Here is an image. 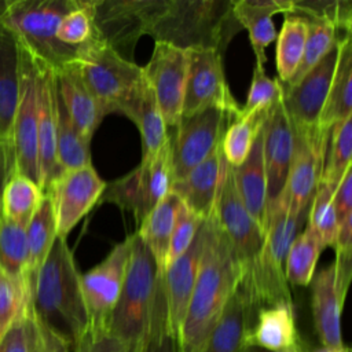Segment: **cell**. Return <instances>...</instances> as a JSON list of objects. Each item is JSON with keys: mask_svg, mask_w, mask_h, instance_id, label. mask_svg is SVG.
<instances>
[{"mask_svg": "<svg viewBox=\"0 0 352 352\" xmlns=\"http://www.w3.org/2000/svg\"><path fill=\"white\" fill-rule=\"evenodd\" d=\"M199 268L180 334L182 352H199L242 278V267L213 213L202 220Z\"/></svg>", "mask_w": 352, "mask_h": 352, "instance_id": "6da1fadb", "label": "cell"}, {"mask_svg": "<svg viewBox=\"0 0 352 352\" xmlns=\"http://www.w3.org/2000/svg\"><path fill=\"white\" fill-rule=\"evenodd\" d=\"M80 272L66 238L56 236L30 282V302L38 322L76 348L88 334Z\"/></svg>", "mask_w": 352, "mask_h": 352, "instance_id": "7a4b0ae2", "label": "cell"}, {"mask_svg": "<svg viewBox=\"0 0 352 352\" xmlns=\"http://www.w3.org/2000/svg\"><path fill=\"white\" fill-rule=\"evenodd\" d=\"M166 307L164 270L133 232L124 283L113 311L109 334L138 352L147 341L154 318Z\"/></svg>", "mask_w": 352, "mask_h": 352, "instance_id": "3957f363", "label": "cell"}, {"mask_svg": "<svg viewBox=\"0 0 352 352\" xmlns=\"http://www.w3.org/2000/svg\"><path fill=\"white\" fill-rule=\"evenodd\" d=\"M232 0H164L148 34L176 47L214 48L224 52L242 29L232 12Z\"/></svg>", "mask_w": 352, "mask_h": 352, "instance_id": "277c9868", "label": "cell"}, {"mask_svg": "<svg viewBox=\"0 0 352 352\" xmlns=\"http://www.w3.org/2000/svg\"><path fill=\"white\" fill-rule=\"evenodd\" d=\"M77 4L78 0H12L0 23L34 59L59 72L77 58V47L56 37L62 18Z\"/></svg>", "mask_w": 352, "mask_h": 352, "instance_id": "5b68a950", "label": "cell"}, {"mask_svg": "<svg viewBox=\"0 0 352 352\" xmlns=\"http://www.w3.org/2000/svg\"><path fill=\"white\" fill-rule=\"evenodd\" d=\"M76 65L104 116L118 111L121 103L143 80L142 67L124 59L100 40L95 30L84 44L77 47Z\"/></svg>", "mask_w": 352, "mask_h": 352, "instance_id": "8992f818", "label": "cell"}, {"mask_svg": "<svg viewBox=\"0 0 352 352\" xmlns=\"http://www.w3.org/2000/svg\"><path fill=\"white\" fill-rule=\"evenodd\" d=\"M173 175L172 139L125 176L106 183L99 204H114L133 214L138 227L154 206L170 191Z\"/></svg>", "mask_w": 352, "mask_h": 352, "instance_id": "52a82bcc", "label": "cell"}, {"mask_svg": "<svg viewBox=\"0 0 352 352\" xmlns=\"http://www.w3.org/2000/svg\"><path fill=\"white\" fill-rule=\"evenodd\" d=\"M132 242L133 234L117 243L99 264L80 275L88 336L91 338L109 334L110 319L121 293Z\"/></svg>", "mask_w": 352, "mask_h": 352, "instance_id": "ba28073f", "label": "cell"}, {"mask_svg": "<svg viewBox=\"0 0 352 352\" xmlns=\"http://www.w3.org/2000/svg\"><path fill=\"white\" fill-rule=\"evenodd\" d=\"M164 0H92L96 36L131 60L138 40L148 34Z\"/></svg>", "mask_w": 352, "mask_h": 352, "instance_id": "9c48e42d", "label": "cell"}, {"mask_svg": "<svg viewBox=\"0 0 352 352\" xmlns=\"http://www.w3.org/2000/svg\"><path fill=\"white\" fill-rule=\"evenodd\" d=\"M293 153L285 191L289 209L296 213L309 210L311 201L320 183L330 131L314 126H292Z\"/></svg>", "mask_w": 352, "mask_h": 352, "instance_id": "30bf717a", "label": "cell"}, {"mask_svg": "<svg viewBox=\"0 0 352 352\" xmlns=\"http://www.w3.org/2000/svg\"><path fill=\"white\" fill-rule=\"evenodd\" d=\"M11 143L15 154V170L40 187L37 140V84L36 62L19 45V98L15 109Z\"/></svg>", "mask_w": 352, "mask_h": 352, "instance_id": "8fae6325", "label": "cell"}, {"mask_svg": "<svg viewBox=\"0 0 352 352\" xmlns=\"http://www.w3.org/2000/svg\"><path fill=\"white\" fill-rule=\"evenodd\" d=\"M190 65L182 117L217 107L235 120L241 107L231 95L223 70V54L214 48H190Z\"/></svg>", "mask_w": 352, "mask_h": 352, "instance_id": "7c38bea8", "label": "cell"}, {"mask_svg": "<svg viewBox=\"0 0 352 352\" xmlns=\"http://www.w3.org/2000/svg\"><path fill=\"white\" fill-rule=\"evenodd\" d=\"M235 120L230 113L212 107L182 117L172 139L175 180L204 162L221 143L226 129Z\"/></svg>", "mask_w": 352, "mask_h": 352, "instance_id": "4fadbf2b", "label": "cell"}, {"mask_svg": "<svg viewBox=\"0 0 352 352\" xmlns=\"http://www.w3.org/2000/svg\"><path fill=\"white\" fill-rule=\"evenodd\" d=\"M188 65V50L155 41L150 60L142 67L166 126L176 128L182 120Z\"/></svg>", "mask_w": 352, "mask_h": 352, "instance_id": "5bb4252c", "label": "cell"}, {"mask_svg": "<svg viewBox=\"0 0 352 352\" xmlns=\"http://www.w3.org/2000/svg\"><path fill=\"white\" fill-rule=\"evenodd\" d=\"M212 213L234 250L243 272L260 253L264 245L265 232L241 201L234 184L231 166L227 161Z\"/></svg>", "mask_w": 352, "mask_h": 352, "instance_id": "9a60e30c", "label": "cell"}, {"mask_svg": "<svg viewBox=\"0 0 352 352\" xmlns=\"http://www.w3.org/2000/svg\"><path fill=\"white\" fill-rule=\"evenodd\" d=\"M106 182L96 173L92 164L77 169L65 170L50 186L55 220L56 235L66 238L74 226L98 204Z\"/></svg>", "mask_w": 352, "mask_h": 352, "instance_id": "2e32d148", "label": "cell"}, {"mask_svg": "<svg viewBox=\"0 0 352 352\" xmlns=\"http://www.w3.org/2000/svg\"><path fill=\"white\" fill-rule=\"evenodd\" d=\"M341 40L294 87L283 89L282 106L292 126L318 125L334 76Z\"/></svg>", "mask_w": 352, "mask_h": 352, "instance_id": "e0dca14e", "label": "cell"}, {"mask_svg": "<svg viewBox=\"0 0 352 352\" xmlns=\"http://www.w3.org/2000/svg\"><path fill=\"white\" fill-rule=\"evenodd\" d=\"M32 56V55H30ZM33 58V56H32ZM34 59V58H33ZM36 62L37 84V140L40 188L45 194L55 179L63 172L56 160V81L54 70Z\"/></svg>", "mask_w": 352, "mask_h": 352, "instance_id": "ac0fdd59", "label": "cell"}, {"mask_svg": "<svg viewBox=\"0 0 352 352\" xmlns=\"http://www.w3.org/2000/svg\"><path fill=\"white\" fill-rule=\"evenodd\" d=\"M263 133V154L267 179V213L285 188L293 153V129L282 102L275 104L267 113Z\"/></svg>", "mask_w": 352, "mask_h": 352, "instance_id": "d6986e66", "label": "cell"}, {"mask_svg": "<svg viewBox=\"0 0 352 352\" xmlns=\"http://www.w3.org/2000/svg\"><path fill=\"white\" fill-rule=\"evenodd\" d=\"M204 243L202 223L187 250L164 270V286L168 307V320L173 336L180 342V334L190 298L195 285Z\"/></svg>", "mask_w": 352, "mask_h": 352, "instance_id": "ffe728a7", "label": "cell"}, {"mask_svg": "<svg viewBox=\"0 0 352 352\" xmlns=\"http://www.w3.org/2000/svg\"><path fill=\"white\" fill-rule=\"evenodd\" d=\"M258 309L239 282L199 352H239Z\"/></svg>", "mask_w": 352, "mask_h": 352, "instance_id": "44dd1931", "label": "cell"}, {"mask_svg": "<svg viewBox=\"0 0 352 352\" xmlns=\"http://www.w3.org/2000/svg\"><path fill=\"white\" fill-rule=\"evenodd\" d=\"M226 160L219 146L204 162L173 180L170 191L201 219L210 216L217 198Z\"/></svg>", "mask_w": 352, "mask_h": 352, "instance_id": "7402d4cb", "label": "cell"}, {"mask_svg": "<svg viewBox=\"0 0 352 352\" xmlns=\"http://www.w3.org/2000/svg\"><path fill=\"white\" fill-rule=\"evenodd\" d=\"M311 290L314 323L323 348H342L341 312L345 296L341 294L336 286L333 264L324 267L312 276Z\"/></svg>", "mask_w": 352, "mask_h": 352, "instance_id": "603a6c76", "label": "cell"}, {"mask_svg": "<svg viewBox=\"0 0 352 352\" xmlns=\"http://www.w3.org/2000/svg\"><path fill=\"white\" fill-rule=\"evenodd\" d=\"M243 345L258 346L270 352H302L296 327L293 304H278L257 311Z\"/></svg>", "mask_w": 352, "mask_h": 352, "instance_id": "cb8c5ba5", "label": "cell"}, {"mask_svg": "<svg viewBox=\"0 0 352 352\" xmlns=\"http://www.w3.org/2000/svg\"><path fill=\"white\" fill-rule=\"evenodd\" d=\"M55 73L58 95L81 136L89 143L104 113L87 88L77 69L76 60Z\"/></svg>", "mask_w": 352, "mask_h": 352, "instance_id": "d4e9b609", "label": "cell"}, {"mask_svg": "<svg viewBox=\"0 0 352 352\" xmlns=\"http://www.w3.org/2000/svg\"><path fill=\"white\" fill-rule=\"evenodd\" d=\"M118 111L131 118L138 126L142 138V157L154 155L168 142L166 125L155 95L144 77L121 103Z\"/></svg>", "mask_w": 352, "mask_h": 352, "instance_id": "484cf974", "label": "cell"}, {"mask_svg": "<svg viewBox=\"0 0 352 352\" xmlns=\"http://www.w3.org/2000/svg\"><path fill=\"white\" fill-rule=\"evenodd\" d=\"M264 133L263 128L257 133L249 155L239 165L232 168V179L236 188V192L243 202L248 212L256 220V223L264 230L267 224V179L264 169Z\"/></svg>", "mask_w": 352, "mask_h": 352, "instance_id": "4316f807", "label": "cell"}, {"mask_svg": "<svg viewBox=\"0 0 352 352\" xmlns=\"http://www.w3.org/2000/svg\"><path fill=\"white\" fill-rule=\"evenodd\" d=\"M232 12L241 28L249 33V40L256 55V63L265 65V48L275 40L276 30L272 15L290 12L287 0H238L232 3Z\"/></svg>", "mask_w": 352, "mask_h": 352, "instance_id": "83f0119b", "label": "cell"}, {"mask_svg": "<svg viewBox=\"0 0 352 352\" xmlns=\"http://www.w3.org/2000/svg\"><path fill=\"white\" fill-rule=\"evenodd\" d=\"M352 116V43L345 36L338 48V58L329 94L318 125L330 131L336 124Z\"/></svg>", "mask_w": 352, "mask_h": 352, "instance_id": "f1b7e54d", "label": "cell"}, {"mask_svg": "<svg viewBox=\"0 0 352 352\" xmlns=\"http://www.w3.org/2000/svg\"><path fill=\"white\" fill-rule=\"evenodd\" d=\"M19 98V44L0 23V138L11 140V126Z\"/></svg>", "mask_w": 352, "mask_h": 352, "instance_id": "f546056e", "label": "cell"}, {"mask_svg": "<svg viewBox=\"0 0 352 352\" xmlns=\"http://www.w3.org/2000/svg\"><path fill=\"white\" fill-rule=\"evenodd\" d=\"M180 204V198L169 191L143 219L136 231L138 236L148 248L155 263L162 270H165L166 265L170 236Z\"/></svg>", "mask_w": 352, "mask_h": 352, "instance_id": "4dcf8cb0", "label": "cell"}, {"mask_svg": "<svg viewBox=\"0 0 352 352\" xmlns=\"http://www.w3.org/2000/svg\"><path fill=\"white\" fill-rule=\"evenodd\" d=\"M56 220L51 197L44 194L26 227L29 283L47 258L56 238Z\"/></svg>", "mask_w": 352, "mask_h": 352, "instance_id": "1f68e13d", "label": "cell"}, {"mask_svg": "<svg viewBox=\"0 0 352 352\" xmlns=\"http://www.w3.org/2000/svg\"><path fill=\"white\" fill-rule=\"evenodd\" d=\"M323 245L320 236L307 224L304 231L297 234L287 250L285 260L286 280L294 286H308L315 275V267Z\"/></svg>", "mask_w": 352, "mask_h": 352, "instance_id": "d6a6232c", "label": "cell"}, {"mask_svg": "<svg viewBox=\"0 0 352 352\" xmlns=\"http://www.w3.org/2000/svg\"><path fill=\"white\" fill-rule=\"evenodd\" d=\"M308 28L309 21L305 16L296 14L285 15L276 44V69L280 84L290 80L301 62L308 37Z\"/></svg>", "mask_w": 352, "mask_h": 352, "instance_id": "836d02e7", "label": "cell"}, {"mask_svg": "<svg viewBox=\"0 0 352 352\" xmlns=\"http://www.w3.org/2000/svg\"><path fill=\"white\" fill-rule=\"evenodd\" d=\"M56 160L63 172L91 164L89 143L73 124L59 95H56Z\"/></svg>", "mask_w": 352, "mask_h": 352, "instance_id": "e575fe53", "label": "cell"}, {"mask_svg": "<svg viewBox=\"0 0 352 352\" xmlns=\"http://www.w3.org/2000/svg\"><path fill=\"white\" fill-rule=\"evenodd\" d=\"M43 195L41 188L33 180L15 172L3 192L1 217L28 227Z\"/></svg>", "mask_w": 352, "mask_h": 352, "instance_id": "d590c367", "label": "cell"}, {"mask_svg": "<svg viewBox=\"0 0 352 352\" xmlns=\"http://www.w3.org/2000/svg\"><path fill=\"white\" fill-rule=\"evenodd\" d=\"M26 226L0 217V268L8 275L29 280Z\"/></svg>", "mask_w": 352, "mask_h": 352, "instance_id": "8d00e7d4", "label": "cell"}, {"mask_svg": "<svg viewBox=\"0 0 352 352\" xmlns=\"http://www.w3.org/2000/svg\"><path fill=\"white\" fill-rule=\"evenodd\" d=\"M308 21H309L308 37L305 41V48H304L301 62L296 69L294 74L290 77V80L286 81L285 84H280L283 89H289L294 87L315 65H318L324 58V55L341 38L345 37V36H341L334 26L326 22L314 21V19H308Z\"/></svg>", "mask_w": 352, "mask_h": 352, "instance_id": "74e56055", "label": "cell"}, {"mask_svg": "<svg viewBox=\"0 0 352 352\" xmlns=\"http://www.w3.org/2000/svg\"><path fill=\"white\" fill-rule=\"evenodd\" d=\"M330 148L323 165L320 183L336 190L345 170L351 166L352 155V116L336 124L330 131Z\"/></svg>", "mask_w": 352, "mask_h": 352, "instance_id": "f35d334b", "label": "cell"}, {"mask_svg": "<svg viewBox=\"0 0 352 352\" xmlns=\"http://www.w3.org/2000/svg\"><path fill=\"white\" fill-rule=\"evenodd\" d=\"M265 117L267 113L239 117L226 129L220 146L223 157L230 166H239L246 160L257 133L264 125Z\"/></svg>", "mask_w": 352, "mask_h": 352, "instance_id": "ab89813d", "label": "cell"}, {"mask_svg": "<svg viewBox=\"0 0 352 352\" xmlns=\"http://www.w3.org/2000/svg\"><path fill=\"white\" fill-rule=\"evenodd\" d=\"M289 14L301 15L314 21H322L334 26L338 33L344 32V34H351L352 1L349 0L290 1Z\"/></svg>", "mask_w": 352, "mask_h": 352, "instance_id": "60d3db41", "label": "cell"}, {"mask_svg": "<svg viewBox=\"0 0 352 352\" xmlns=\"http://www.w3.org/2000/svg\"><path fill=\"white\" fill-rule=\"evenodd\" d=\"M40 341V326L30 302L1 334L0 352H38Z\"/></svg>", "mask_w": 352, "mask_h": 352, "instance_id": "b9f144b4", "label": "cell"}, {"mask_svg": "<svg viewBox=\"0 0 352 352\" xmlns=\"http://www.w3.org/2000/svg\"><path fill=\"white\" fill-rule=\"evenodd\" d=\"M282 98H283V88L279 80L270 78L265 73L264 66L260 63H256L248 99L245 106L241 107L239 117H249L253 114L268 113L275 104L282 102Z\"/></svg>", "mask_w": 352, "mask_h": 352, "instance_id": "7bdbcfd3", "label": "cell"}, {"mask_svg": "<svg viewBox=\"0 0 352 352\" xmlns=\"http://www.w3.org/2000/svg\"><path fill=\"white\" fill-rule=\"evenodd\" d=\"M29 305V280L16 279L0 268V337Z\"/></svg>", "mask_w": 352, "mask_h": 352, "instance_id": "ee69618b", "label": "cell"}, {"mask_svg": "<svg viewBox=\"0 0 352 352\" xmlns=\"http://www.w3.org/2000/svg\"><path fill=\"white\" fill-rule=\"evenodd\" d=\"M333 190L319 183L308 210V226L320 236L323 245L333 246L338 221L333 206Z\"/></svg>", "mask_w": 352, "mask_h": 352, "instance_id": "f6af8a7d", "label": "cell"}, {"mask_svg": "<svg viewBox=\"0 0 352 352\" xmlns=\"http://www.w3.org/2000/svg\"><path fill=\"white\" fill-rule=\"evenodd\" d=\"M92 33V0H78L77 7L62 18L56 30V37L66 45L78 47L84 44Z\"/></svg>", "mask_w": 352, "mask_h": 352, "instance_id": "bcb514c9", "label": "cell"}, {"mask_svg": "<svg viewBox=\"0 0 352 352\" xmlns=\"http://www.w3.org/2000/svg\"><path fill=\"white\" fill-rule=\"evenodd\" d=\"M204 219H201L198 214H195L192 210H190L183 202L179 206L175 227L170 236L168 257H166V265L175 261L177 257H180L187 248L194 241L198 228L201 226ZM165 265V267H166Z\"/></svg>", "mask_w": 352, "mask_h": 352, "instance_id": "7dc6e473", "label": "cell"}, {"mask_svg": "<svg viewBox=\"0 0 352 352\" xmlns=\"http://www.w3.org/2000/svg\"><path fill=\"white\" fill-rule=\"evenodd\" d=\"M138 352H182L180 342L169 327L168 308L154 318L147 341Z\"/></svg>", "mask_w": 352, "mask_h": 352, "instance_id": "c3c4849f", "label": "cell"}, {"mask_svg": "<svg viewBox=\"0 0 352 352\" xmlns=\"http://www.w3.org/2000/svg\"><path fill=\"white\" fill-rule=\"evenodd\" d=\"M333 206L338 226L352 217V168L349 166L333 192Z\"/></svg>", "mask_w": 352, "mask_h": 352, "instance_id": "681fc988", "label": "cell"}, {"mask_svg": "<svg viewBox=\"0 0 352 352\" xmlns=\"http://www.w3.org/2000/svg\"><path fill=\"white\" fill-rule=\"evenodd\" d=\"M74 349H78L80 352H131L125 344L110 334H103L94 338L87 334Z\"/></svg>", "mask_w": 352, "mask_h": 352, "instance_id": "f907efd6", "label": "cell"}, {"mask_svg": "<svg viewBox=\"0 0 352 352\" xmlns=\"http://www.w3.org/2000/svg\"><path fill=\"white\" fill-rule=\"evenodd\" d=\"M15 154L10 139H0V217H1V199L6 184L15 173Z\"/></svg>", "mask_w": 352, "mask_h": 352, "instance_id": "816d5d0a", "label": "cell"}, {"mask_svg": "<svg viewBox=\"0 0 352 352\" xmlns=\"http://www.w3.org/2000/svg\"><path fill=\"white\" fill-rule=\"evenodd\" d=\"M38 326L41 334L38 352H70L72 345L67 342V340L44 326L41 322H38Z\"/></svg>", "mask_w": 352, "mask_h": 352, "instance_id": "f5cc1de1", "label": "cell"}, {"mask_svg": "<svg viewBox=\"0 0 352 352\" xmlns=\"http://www.w3.org/2000/svg\"><path fill=\"white\" fill-rule=\"evenodd\" d=\"M11 3H12V0H0V22L7 15V12L11 7Z\"/></svg>", "mask_w": 352, "mask_h": 352, "instance_id": "db71d44e", "label": "cell"}, {"mask_svg": "<svg viewBox=\"0 0 352 352\" xmlns=\"http://www.w3.org/2000/svg\"><path fill=\"white\" fill-rule=\"evenodd\" d=\"M239 352H270V351H265L263 348H258V346H252V345H243L241 348Z\"/></svg>", "mask_w": 352, "mask_h": 352, "instance_id": "11a10c76", "label": "cell"}, {"mask_svg": "<svg viewBox=\"0 0 352 352\" xmlns=\"http://www.w3.org/2000/svg\"><path fill=\"white\" fill-rule=\"evenodd\" d=\"M316 352H336V349H327V348H322V349H319V351H316Z\"/></svg>", "mask_w": 352, "mask_h": 352, "instance_id": "9f6ffc18", "label": "cell"}, {"mask_svg": "<svg viewBox=\"0 0 352 352\" xmlns=\"http://www.w3.org/2000/svg\"><path fill=\"white\" fill-rule=\"evenodd\" d=\"M336 352H349V349L346 346H342L340 349H336Z\"/></svg>", "mask_w": 352, "mask_h": 352, "instance_id": "6f0895ef", "label": "cell"}, {"mask_svg": "<svg viewBox=\"0 0 352 352\" xmlns=\"http://www.w3.org/2000/svg\"><path fill=\"white\" fill-rule=\"evenodd\" d=\"M74 352H80V351H78V349H74Z\"/></svg>", "mask_w": 352, "mask_h": 352, "instance_id": "680465c9", "label": "cell"}, {"mask_svg": "<svg viewBox=\"0 0 352 352\" xmlns=\"http://www.w3.org/2000/svg\"><path fill=\"white\" fill-rule=\"evenodd\" d=\"M0 139H1V138H0Z\"/></svg>", "mask_w": 352, "mask_h": 352, "instance_id": "91938a15", "label": "cell"}]
</instances>
